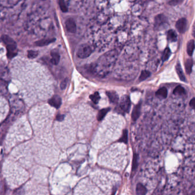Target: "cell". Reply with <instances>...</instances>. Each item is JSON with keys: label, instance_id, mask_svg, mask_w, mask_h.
I'll list each match as a JSON object with an SVG mask.
<instances>
[{"label": "cell", "instance_id": "obj_22", "mask_svg": "<svg viewBox=\"0 0 195 195\" xmlns=\"http://www.w3.org/2000/svg\"><path fill=\"white\" fill-rule=\"evenodd\" d=\"M138 165V156L136 153L133 155V161H132V170H135L136 169Z\"/></svg>", "mask_w": 195, "mask_h": 195}, {"label": "cell", "instance_id": "obj_21", "mask_svg": "<svg viewBox=\"0 0 195 195\" xmlns=\"http://www.w3.org/2000/svg\"><path fill=\"white\" fill-rule=\"evenodd\" d=\"M59 6L63 13H66L68 11L67 7L66 5L65 0H59Z\"/></svg>", "mask_w": 195, "mask_h": 195}, {"label": "cell", "instance_id": "obj_27", "mask_svg": "<svg viewBox=\"0 0 195 195\" xmlns=\"http://www.w3.org/2000/svg\"><path fill=\"white\" fill-rule=\"evenodd\" d=\"M189 105L190 106L192 107V108H194L195 109V99L194 98L192 99L191 101H190V103H189Z\"/></svg>", "mask_w": 195, "mask_h": 195}, {"label": "cell", "instance_id": "obj_25", "mask_svg": "<svg viewBox=\"0 0 195 195\" xmlns=\"http://www.w3.org/2000/svg\"><path fill=\"white\" fill-rule=\"evenodd\" d=\"M38 53L34 50H29L27 52V57L30 59L36 58L38 56Z\"/></svg>", "mask_w": 195, "mask_h": 195}, {"label": "cell", "instance_id": "obj_23", "mask_svg": "<svg viewBox=\"0 0 195 195\" xmlns=\"http://www.w3.org/2000/svg\"><path fill=\"white\" fill-rule=\"evenodd\" d=\"M120 142H123L125 143H127L128 142V131L127 130H125L123 132V134L122 135V137L120 138L119 140Z\"/></svg>", "mask_w": 195, "mask_h": 195}, {"label": "cell", "instance_id": "obj_1", "mask_svg": "<svg viewBox=\"0 0 195 195\" xmlns=\"http://www.w3.org/2000/svg\"><path fill=\"white\" fill-rule=\"evenodd\" d=\"M2 41L6 45L7 50V57L9 59H12L15 57L17 53V44L12 38L7 35H3L1 37Z\"/></svg>", "mask_w": 195, "mask_h": 195}, {"label": "cell", "instance_id": "obj_4", "mask_svg": "<svg viewBox=\"0 0 195 195\" xmlns=\"http://www.w3.org/2000/svg\"><path fill=\"white\" fill-rule=\"evenodd\" d=\"M49 103L51 106L59 108L62 105V99L59 95H54L49 99Z\"/></svg>", "mask_w": 195, "mask_h": 195}, {"label": "cell", "instance_id": "obj_13", "mask_svg": "<svg viewBox=\"0 0 195 195\" xmlns=\"http://www.w3.org/2000/svg\"><path fill=\"white\" fill-rule=\"evenodd\" d=\"M136 194L138 195H145L147 193V189L141 183H138L136 188Z\"/></svg>", "mask_w": 195, "mask_h": 195}, {"label": "cell", "instance_id": "obj_8", "mask_svg": "<svg viewBox=\"0 0 195 195\" xmlns=\"http://www.w3.org/2000/svg\"><path fill=\"white\" fill-rule=\"evenodd\" d=\"M51 62L53 65H57L59 62L60 61V55L58 51L56 50H53L51 51Z\"/></svg>", "mask_w": 195, "mask_h": 195}, {"label": "cell", "instance_id": "obj_3", "mask_svg": "<svg viewBox=\"0 0 195 195\" xmlns=\"http://www.w3.org/2000/svg\"><path fill=\"white\" fill-rule=\"evenodd\" d=\"M131 107V100L128 95L122 96L120 101V107L125 112H128Z\"/></svg>", "mask_w": 195, "mask_h": 195}, {"label": "cell", "instance_id": "obj_29", "mask_svg": "<svg viewBox=\"0 0 195 195\" xmlns=\"http://www.w3.org/2000/svg\"><path fill=\"white\" fill-rule=\"evenodd\" d=\"M192 34H193V36L195 37V22L194 26H193V33Z\"/></svg>", "mask_w": 195, "mask_h": 195}, {"label": "cell", "instance_id": "obj_18", "mask_svg": "<svg viewBox=\"0 0 195 195\" xmlns=\"http://www.w3.org/2000/svg\"><path fill=\"white\" fill-rule=\"evenodd\" d=\"M168 39L171 42H175L177 41V35L175 31L170 30L168 32Z\"/></svg>", "mask_w": 195, "mask_h": 195}, {"label": "cell", "instance_id": "obj_9", "mask_svg": "<svg viewBox=\"0 0 195 195\" xmlns=\"http://www.w3.org/2000/svg\"><path fill=\"white\" fill-rule=\"evenodd\" d=\"M106 94L111 102L113 103H118L119 102V96L117 93L113 91L106 92Z\"/></svg>", "mask_w": 195, "mask_h": 195}, {"label": "cell", "instance_id": "obj_2", "mask_svg": "<svg viewBox=\"0 0 195 195\" xmlns=\"http://www.w3.org/2000/svg\"><path fill=\"white\" fill-rule=\"evenodd\" d=\"M92 52L93 49L91 46L87 44H81L78 47L76 52V55L79 58L84 59L89 57L91 54Z\"/></svg>", "mask_w": 195, "mask_h": 195}, {"label": "cell", "instance_id": "obj_24", "mask_svg": "<svg viewBox=\"0 0 195 195\" xmlns=\"http://www.w3.org/2000/svg\"><path fill=\"white\" fill-rule=\"evenodd\" d=\"M171 55V50L169 48H166L164 51L163 54L162 56V59L164 61H167Z\"/></svg>", "mask_w": 195, "mask_h": 195}, {"label": "cell", "instance_id": "obj_15", "mask_svg": "<svg viewBox=\"0 0 195 195\" xmlns=\"http://www.w3.org/2000/svg\"><path fill=\"white\" fill-rule=\"evenodd\" d=\"M110 108H103V109H102L98 113V116H97V119L98 121H101L103 119L106 115L108 113V112L110 111Z\"/></svg>", "mask_w": 195, "mask_h": 195}, {"label": "cell", "instance_id": "obj_26", "mask_svg": "<svg viewBox=\"0 0 195 195\" xmlns=\"http://www.w3.org/2000/svg\"><path fill=\"white\" fill-rule=\"evenodd\" d=\"M68 81H69L68 78H65V79H63V81L61 83V85H60V87L61 89L64 90L65 88L66 87V86L67 85V83H68Z\"/></svg>", "mask_w": 195, "mask_h": 195}, {"label": "cell", "instance_id": "obj_10", "mask_svg": "<svg viewBox=\"0 0 195 195\" xmlns=\"http://www.w3.org/2000/svg\"><path fill=\"white\" fill-rule=\"evenodd\" d=\"M56 41L55 38H47V39H43L37 41L35 44L37 46H44L48 44H50L51 43L54 42Z\"/></svg>", "mask_w": 195, "mask_h": 195}, {"label": "cell", "instance_id": "obj_20", "mask_svg": "<svg viewBox=\"0 0 195 195\" xmlns=\"http://www.w3.org/2000/svg\"><path fill=\"white\" fill-rule=\"evenodd\" d=\"M150 76V73L148 71L144 70L140 74V76H139V81H143L145 80L147 78H148Z\"/></svg>", "mask_w": 195, "mask_h": 195}, {"label": "cell", "instance_id": "obj_7", "mask_svg": "<svg viewBox=\"0 0 195 195\" xmlns=\"http://www.w3.org/2000/svg\"><path fill=\"white\" fill-rule=\"evenodd\" d=\"M141 111V103H138L133 108L132 113V119L133 121H136L139 118Z\"/></svg>", "mask_w": 195, "mask_h": 195}, {"label": "cell", "instance_id": "obj_5", "mask_svg": "<svg viewBox=\"0 0 195 195\" xmlns=\"http://www.w3.org/2000/svg\"><path fill=\"white\" fill-rule=\"evenodd\" d=\"M66 27L68 32L74 33L76 30V26L74 19L72 18H69L66 21Z\"/></svg>", "mask_w": 195, "mask_h": 195}, {"label": "cell", "instance_id": "obj_11", "mask_svg": "<svg viewBox=\"0 0 195 195\" xmlns=\"http://www.w3.org/2000/svg\"><path fill=\"white\" fill-rule=\"evenodd\" d=\"M176 70L180 79L181 81H183V82H185L186 81V80H185L186 78H185V76H184V74L183 73L182 68L181 67V65H180V63H177L176 64Z\"/></svg>", "mask_w": 195, "mask_h": 195}, {"label": "cell", "instance_id": "obj_17", "mask_svg": "<svg viewBox=\"0 0 195 195\" xmlns=\"http://www.w3.org/2000/svg\"><path fill=\"white\" fill-rule=\"evenodd\" d=\"M173 94L176 95H183L185 94V90L181 86H178L173 90Z\"/></svg>", "mask_w": 195, "mask_h": 195}, {"label": "cell", "instance_id": "obj_6", "mask_svg": "<svg viewBox=\"0 0 195 195\" xmlns=\"http://www.w3.org/2000/svg\"><path fill=\"white\" fill-rule=\"evenodd\" d=\"M176 29L180 33L185 32L187 29V20L185 19H181L177 21L176 24Z\"/></svg>", "mask_w": 195, "mask_h": 195}, {"label": "cell", "instance_id": "obj_14", "mask_svg": "<svg viewBox=\"0 0 195 195\" xmlns=\"http://www.w3.org/2000/svg\"><path fill=\"white\" fill-rule=\"evenodd\" d=\"M168 92L167 88L165 87H162L157 90L156 93V95L159 98H165L167 96Z\"/></svg>", "mask_w": 195, "mask_h": 195}, {"label": "cell", "instance_id": "obj_28", "mask_svg": "<svg viewBox=\"0 0 195 195\" xmlns=\"http://www.w3.org/2000/svg\"><path fill=\"white\" fill-rule=\"evenodd\" d=\"M56 119L58 121H62L64 119V115H58L56 117Z\"/></svg>", "mask_w": 195, "mask_h": 195}, {"label": "cell", "instance_id": "obj_12", "mask_svg": "<svg viewBox=\"0 0 195 195\" xmlns=\"http://www.w3.org/2000/svg\"><path fill=\"white\" fill-rule=\"evenodd\" d=\"M195 49V42L194 40H190L187 44V51L189 56H192Z\"/></svg>", "mask_w": 195, "mask_h": 195}, {"label": "cell", "instance_id": "obj_16", "mask_svg": "<svg viewBox=\"0 0 195 195\" xmlns=\"http://www.w3.org/2000/svg\"><path fill=\"white\" fill-rule=\"evenodd\" d=\"M192 66H193V61L191 59H188L185 62V68L186 72L190 74L192 72Z\"/></svg>", "mask_w": 195, "mask_h": 195}, {"label": "cell", "instance_id": "obj_19", "mask_svg": "<svg viewBox=\"0 0 195 195\" xmlns=\"http://www.w3.org/2000/svg\"><path fill=\"white\" fill-rule=\"evenodd\" d=\"M90 98V99H91V100L92 101V102L93 103H95V104L98 103L99 102V100H100V99H101L100 95H99V94L98 92H95L94 94L91 95Z\"/></svg>", "mask_w": 195, "mask_h": 195}]
</instances>
